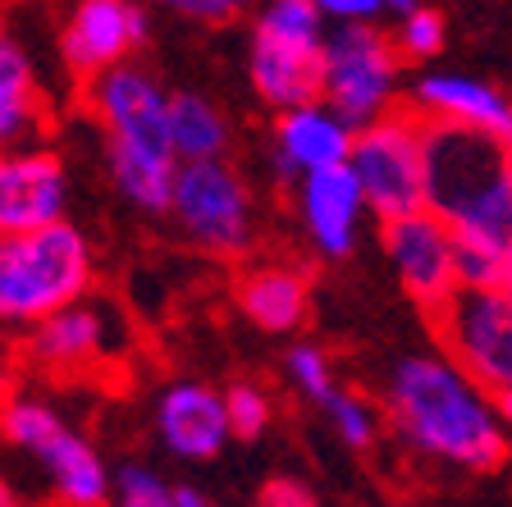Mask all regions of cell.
I'll use <instances>...</instances> for the list:
<instances>
[{
	"label": "cell",
	"mask_w": 512,
	"mask_h": 507,
	"mask_svg": "<svg viewBox=\"0 0 512 507\" xmlns=\"http://www.w3.org/2000/svg\"><path fill=\"white\" fill-rule=\"evenodd\" d=\"M384 416L407 448L453 471H494L508 457L503 402L467 366L435 352H407L384 384Z\"/></svg>",
	"instance_id": "obj_1"
},
{
	"label": "cell",
	"mask_w": 512,
	"mask_h": 507,
	"mask_svg": "<svg viewBox=\"0 0 512 507\" xmlns=\"http://www.w3.org/2000/svg\"><path fill=\"white\" fill-rule=\"evenodd\" d=\"M170 96L138 60L83 83V106L106 138V169L119 197L151 215H170L174 179L183 169L170 138Z\"/></svg>",
	"instance_id": "obj_2"
},
{
	"label": "cell",
	"mask_w": 512,
	"mask_h": 507,
	"mask_svg": "<svg viewBox=\"0 0 512 507\" xmlns=\"http://www.w3.org/2000/svg\"><path fill=\"white\" fill-rule=\"evenodd\" d=\"M430 211L453 233H480L512 243V142L471 128L426 124Z\"/></svg>",
	"instance_id": "obj_3"
},
{
	"label": "cell",
	"mask_w": 512,
	"mask_h": 507,
	"mask_svg": "<svg viewBox=\"0 0 512 507\" xmlns=\"http://www.w3.org/2000/svg\"><path fill=\"white\" fill-rule=\"evenodd\" d=\"M96 256L83 229L69 220L0 238V316L28 329L55 311L92 297Z\"/></svg>",
	"instance_id": "obj_4"
},
{
	"label": "cell",
	"mask_w": 512,
	"mask_h": 507,
	"mask_svg": "<svg viewBox=\"0 0 512 507\" xmlns=\"http://www.w3.org/2000/svg\"><path fill=\"white\" fill-rule=\"evenodd\" d=\"M0 425L14 453H23L46 476L60 507H106L115 471L55 398L37 389H10Z\"/></svg>",
	"instance_id": "obj_5"
},
{
	"label": "cell",
	"mask_w": 512,
	"mask_h": 507,
	"mask_svg": "<svg viewBox=\"0 0 512 507\" xmlns=\"http://www.w3.org/2000/svg\"><path fill=\"white\" fill-rule=\"evenodd\" d=\"M330 28L334 23L311 0H261V10L252 14L247 78L275 115L320 96Z\"/></svg>",
	"instance_id": "obj_6"
},
{
	"label": "cell",
	"mask_w": 512,
	"mask_h": 507,
	"mask_svg": "<svg viewBox=\"0 0 512 507\" xmlns=\"http://www.w3.org/2000/svg\"><path fill=\"white\" fill-rule=\"evenodd\" d=\"M348 169L357 174L375 220L426 211L430 206V147L426 119L416 110H394L357 128Z\"/></svg>",
	"instance_id": "obj_7"
},
{
	"label": "cell",
	"mask_w": 512,
	"mask_h": 507,
	"mask_svg": "<svg viewBox=\"0 0 512 507\" xmlns=\"http://www.w3.org/2000/svg\"><path fill=\"white\" fill-rule=\"evenodd\" d=\"M407 55L398 51L394 32H380L375 23H339L325 42V87L320 96L339 115H348L362 128L371 119H384L403 110Z\"/></svg>",
	"instance_id": "obj_8"
},
{
	"label": "cell",
	"mask_w": 512,
	"mask_h": 507,
	"mask_svg": "<svg viewBox=\"0 0 512 507\" xmlns=\"http://www.w3.org/2000/svg\"><path fill=\"white\" fill-rule=\"evenodd\" d=\"M170 220L192 247L238 261L256 247V197L224 160H188L174 179Z\"/></svg>",
	"instance_id": "obj_9"
},
{
	"label": "cell",
	"mask_w": 512,
	"mask_h": 507,
	"mask_svg": "<svg viewBox=\"0 0 512 507\" xmlns=\"http://www.w3.org/2000/svg\"><path fill=\"white\" fill-rule=\"evenodd\" d=\"M435 343L467 366L499 402H512V293L508 288H458L430 311Z\"/></svg>",
	"instance_id": "obj_10"
},
{
	"label": "cell",
	"mask_w": 512,
	"mask_h": 507,
	"mask_svg": "<svg viewBox=\"0 0 512 507\" xmlns=\"http://www.w3.org/2000/svg\"><path fill=\"white\" fill-rule=\"evenodd\" d=\"M147 37V0H74L60 23V60L69 74L87 83L106 69L138 60Z\"/></svg>",
	"instance_id": "obj_11"
},
{
	"label": "cell",
	"mask_w": 512,
	"mask_h": 507,
	"mask_svg": "<svg viewBox=\"0 0 512 507\" xmlns=\"http://www.w3.org/2000/svg\"><path fill=\"white\" fill-rule=\"evenodd\" d=\"M380 238H384V256L394 261L398 284L426 311L444 307L448 297L462 288L458 233H453L448 220H439L430 206L412 215H398V220H380Z\"/></svg>",
	"instance_id": "obj_12"
},
{
	"label": "cell",
	"mask_w": 512,
	"mask_h": 507,
	"mask_svg": "<svg viewBox=\"0 0 512 507\" xmlns=\"http://www.w3.org/2000/svg\"><path fill=\"white\" fill-rule=\"evenodd\" d=\"M119 348V320L106 302H74L23 329V361L42 375H83Z\"/></svg>",
	"instance_id": "obj_13"
},
{
	"label": "cell",
	"mask_w": 512,
	"mask_h": 507,
	"mask_svg": "<svg viewBox=\"0 0 512 507\" xmlns=\"http://www.w3.org/2000/svg\"><path fill=\"white\" fill-rule=\"evenodd\" d=\"M293 192H298L302 238H307V247L320 261H343V256L357 252L362 229L375 211L348 165L307 174V179L293 183Z\"/></svg>",
	"instance_id": "obj_14"
},
{
	"label": "cell",
	"mask_w": 512,
	"mask_h": 507,
	"mask_svg": "<svg viewBox=\"0 0 512 507\" xmlns=\"http://www.w3.org/2000/svg\"><path fill=\"white\" fill-rule=\"evenodd\" d=\"M352 142H357V124L339 115L325 96H316V101H302V106L275 115L270 165H275L279 179L298 183L307 174H320V169L348 165Z\"/></svg>",
	"instance_id": "obj_15"
},
{
	"label": "cell",
	"mask_w": 512,
	"mask_h": 507,
	"mask_svg": "<svg viewBox=\"0 0 512 507\" xmlns=\"http://www.w3.org/2000/svg\"><path fill=\"white\" fill-rule=\"evenodd\" d=\"M407 96H412V110L426 124L471 128L485 138L512 142V96L494 87L490 78L462 74V69H426V74L412 78Z\"/></svg>",
	"instance_id": "obj_16"
},
{
	"label": "cell",
	"mask_w": 512,
	"mask_h": 507,
	"mask_svg": "<svg viewBox=\"0 0 512 507\" xmlns=\"http://www.w3.org/2000/svg\"><path fill=\"white\" fill-rule=\"evenodd\" d=\"M69 211V174L51 147L23 142L0 160V233H28L64 220Z\"/></svg>",
	"instance_id": "obj_17"
},
{
	"label": "cell",
	"mask_w": 512,
	"mask_h": 507,
	"mask_svg": "<svg viewBox=\"0 0 512 507\" xmlns=\"http://www.w3.org/2000/svg\"><path fill=\"white\" fill-rule=\"evenodd\" d=\"M156 439L160 448L179 462H211L234 439L229 425V402L220 389L202 380H174L156 393Z\"/></svg>",
	"instance_id": "obj_18"
},
{
	"label": "cell",
	"mask_w": 512,
	"mask_h": 507,
	"mask_svg": "<svg viewBox=\"0 0 512 507\" xmlns=\"http://www.w3.org/2000/svg\"><path fill=\"white\" fill-rule=\"evenodd\" d=\"M234 302L266 334H298L311 311V288L293 265H252L234 288Z\"/></svg>",
	"instance_id": "obj_19"
},
{
	"label": "cell",
	"mask_w": 512,
	"mask_h": 507,
	"mask_svg": "<svg viewBox=\"0 0 512 507\" xmlns=\"http://www.w3.org/2000/svg\"><path fill=\"white\" fill-rule=\"evenodd\" d=\"M42 128V78L28 46L19 37L0 42V138L5 147H23Z\"/></svg>",
	"instance_id": "obj_20"
},
{
	"label": "cell",
	"mask_w": 512,
	"mask_h": 507,
	"mask_svg": "<svg viewBox=\"0 0 512 507\" xmlns=\"http://www.w3.org/2000/svg\"><path fill=\"white\" fill-rule=\"evenodd\" d=\"M170 138H174V151L179 160H224L229 156V119L224 110L215 106L211 96L202 92H174L170 96Z\"/></svg>",
	"instance_id": "obj_21"
},
{
	"label": "cell",
	"mask_w": 512,
	"mask_h": 507,
	"mask_svg": "<svg viewBox=\"0 0 512 507\" xmlns=\"http://www.w3.org/2000/svg\"><path fill=\"white\" fill-rule=\"evenodd\" d=\"M320 412H325L330 430L339 434V444L352 448V453H366V448H375V439H380L384 412L375 407L371 398H366V393H352V389H343V384H339Z\"/></svg>",
	"instance_id": "obj_22"
},
{
	"label": "cell",
	"mask_w": 512,
	"mask_h": 507,
	"mask_svg": "<svg viewBox=\"0 0 512 507\" xmlns=\"http://www.w3.org/2000/svg\"><path fill=\"white\" fill-rule=\"evenodd\" d=\"M106 507H179V485H170L160 471L142 462H124L115 466Z\"/></svg>",
	"instance_id": "obj_23"
},
{
	"label": "cell",
	"mask_w": 512,
	"mask_h": 507,
	"mask_svg": "<svg viewBox=\"0 0 512 507\" xmlns=\"http://www.w3.org/2000/svg\"><path fill=\"white\" fill-rule=\"evenodd\" d=\"M284 370H288V384L302 393L307 402H316V407H325L330 402V393L339 389V380H334V361L325 348H316V343H293L284 357Z\"/></svg>",
	"instance_id": "obj_24"
},
{
	"label": "cell",
	"mask_w": 512,
	"mask_h": 507,
	"mask_svg": "<svg viewBox=\"0 0 512 507\" xmlns=\"http://www.w3.org/2000/svg\"><path fill=\"white\" fill-rule=\"evenodd\" d=\"M444 37H448L444 14L430 10V5H416V10L398 14V23H394V42H398V51H403L412 64H430V60H435V55L444 51Z\"/></svg>",
	"instance_id": "obj_25"
},
{
	"label": "cell",
	"mask_w": 512,
	"mask_h": 507,
	"mask_svg": "<svg viewBox=\"0 0 512 507\" xmlns=\"http://www.w3.org/2000/svg\"><path fill=\"white\" fill-rule=\"evenodd\" d=\"M229 402V425H234V439H261L275 421V398L270 389H261L256 380H238L224 389Z\"/></svg>",
	"instance_id": "obj_26"
},
{
	"label": "cell",
	"mask_w": 512,
	"mask_h": 507,
	"mask_svg": "<svg viewBox=\"0 0 512 507\" xmlns=\"http://www.w3.org/2000/svg\"><path fill=\"white\" fill-rule=\"evenodd\" d=\"M147 5L183 23H202V28H224V23H238L261 10V0H147Z\"/></svg>",
	"instance_id": "obj_27"
},
{
	"label": "cell",
	"mask_w": 512,
	"mask_h": 507,
	"mask_svg": "<svg viewBox=\"0 0 512 507\" xmlns=\"http://www.w3.org/2000/svg\"><path fill=\"white\" fill-rule=\"evenodd\" d=\"M325 19L339 28V23H375L389 14V0H311Z\"/></svg>",
	"instance_id": "obj_28"
},
{
	"label": "cell",
	"mask_w": 512,
	"mask_h": 507,
	"mask_svg": "<svg viewBox=\"0 0 512 507\" xmlns=\"http://www.w3.org/2000/svg\"><path fill=\"white\" fill-rule=\"evenodd\" d=\"M256 507H316V498H311L307 485L279 476V480H270V485L261 489V503H256Z\"/></svg>",
	"instance_id": "obj_29"
},
{
	"label": "cell",
	"mask_w": 512,
	"mask_h": 507,
	"mask_svg": "<svg viewBox=\"0 0 512 507\" xmlns=\"http://www.w3.org/2000/svg\"><path fill=\"white\" fill-rule=\"evenodd\" d=\"M179 507H211V498H206L202 489H192V485H179Z\"/></svg>",
	"instance_id": "obj_30"
},
{
	"label": "cell",
	"mask_w": 512,
	"mask_h": 507,
	"mask_svg": "<svg viewBox=\"0 0 512 507\" xmlns=\"http://www.w3.org/2000/svg\"><path fill=\"white\" fill-rule=\"evenodd\" d=\"M416 5H421V0H389V14H394V19H398V14L416 10Z\"/></svg>",
	"instance_id": "obj_31"
},
{
	"label": "cell",
	"mask_w": 512,
	"mask_h": 507,
	"mask_svg": "<svg viewBox=\"0 0 512 507\" xmlns=\"http://www.w3.org/2000/svg\"><path fill=\"white\" fill-rule=\"evenodd\" d=\"M503 288H508V293H512V261H508V275H503Z\"/></svg>",
	"instance_id": "obj_32"
},
{
	"label": "cell",
	"mask_w": 512,
	"mask_h": 507,
	"mask_svg": "<svg viewBox=\"0 0 512 507\" xmlns=\"http://www.w3.org/2000/svg\"><path fill=\"white\" fill-rule=\"evenodd\" d=\"M503 416H508V425H512V402H503Z\"/></svg>",
	"instance_id": "obj_33"
}]
</instances>
